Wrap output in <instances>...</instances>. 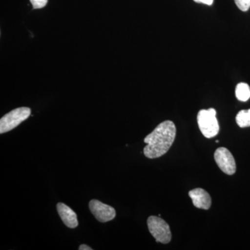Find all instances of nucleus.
<instances>
[{
    "mask_svg": "<svg viewBox=\"0 0 250 250\" xmlns=\"http://www.w3.org/2000/svg\"><path fill=\"white\" fill-rule=\"evenodd\" d=\"M177 129L173 122L166 121L158 125L144 139L147 146L143 153L148 159H156L167 152L175 139Z\"/></svg>",
    "mask_w": 250,
    "mask_h": 250,
    "instance_id": "1",
    "label": "nucleus"
},
{
    "mask_svg": "<svg viewBox=\"0 0 250 250\" xmlns=\"http://www.w3.org/2000/svg\"><path fill=\"white\" fill-rule=\"evenodd\" d=\"M197 123L202 134L207 139L214 137L218 134L220 126L214 108L200 110L197 114Z\"/></svg>",
    "mask_w": 250,
    "mask_h": 250,
    "instance_id": "2",
    "label": "nucleus"
},
{
    "mask_svg": "<svg viewBox=\"0 0 250 250\" xmlns=\"http://www.w3.org/2000/svg\"><path fill=\"white\" fill-rule=\"evenodd\" d=\"M31 111L28 107H20L6 113L0 120V134L9 132L17 127L30 116Z\"/></svg>",
    "mask_w": 250,
    "mask_h": 250,
    "instance_id": "3",
    "label": "nucleus"
},
{
    "mask_svg": "<svg viewBox=\"0 0 250 250\" xmlns=\"http://www.w3.org/2000/svg\"><path fill=\"white\" fill-rule=\"evenodd\" d=\"M147 226L149 232L155 238L157 243L167 244L172 239L170 227L165 220L159 217L149 216L147 219Z\"/></svg>",
    "mask_w": 250,
    "mask_h": 250,
    "instance_id": "4",
    "label": "nucleus"
},
{
    "mask_svg": "<svg viewBox=\"0 0 250 250\" xmlns=\"http://www.w3.org/2000/svg\"><path fill=\"white\" fill-rule=\"evenodd\" d=\"M215 162L220 170L229 175L236 172V161L231 153L225 147H219L214 153Z\"/></svg>",
    "mask_w": 250,
    "mask_h": 250,
    "instance_id": "5",
    "label": "nucleus"
},
{
    "mask_svg": "<svg viewBox=\"0 0 250 250\" xmlns=\"http://www.w3.org/2000/svg\"><path fill=\"white\" fill-rule=\"evenodd\" d=\"M89 208L92 214L100 223H107L116 218V212L115 208L98 200H90Z\"/></svg>",
    "mask_w": 250,
    "mask_h": 250,
    "instance_id": "6",
    "label": "nucleus"
},
{
    "mask_svg": "<svg viewBox=\"0 0 250 250\" xmlns=\"http://www.w3.org/2000/svg\"><path fill=\"white\" fill-rule=\"evenodd\" d=\"M188 195L195 207L202 209H209L211 206V198L205 190L200 188L193 189L188 192Z\"/></svg>",
    "mask_w": 250,
    "mask_h": 250,
    "instance_id": "7",
    "label": "nucleus"
},
{
    "mask_svg": "<svg viewBox=\"0 0 250 250\" xmlns=\"http://www.w3.org/2000/svg\"><path fill=\"white\" fill-rule=\"evenodd\" d=\"M57 211L62 223L65 224L67 228L75 229L78 226V220L76 213L71 208L63 203H58L57 205Z\"/></svg>",
    "mask_w": 250,
    "mask_h": 250,
    "instance_id": "8",
    "label": "nucleus"
},
{
    "mask_svg": "<svg viewBox=\"0 0 250 250\" xmlns=\"http://www.w3.org/2000/svg\"><path fill=\"white\" fill-rule=\"evenodd\" d=\"M236 96L239 101L246 102L250 98V87L246 83H240L236 85Z\"/></svg>",
    "mask_w": 250,
    "mask_h": 250,
    "instance_id": "9",
    "label": "nucleus"
},
{
    "mask_svg": "<svg viewBox=\"0 0 250 250\" xmlns=\"http://www.w3.org/2000/svg\"><path fill=\"white\" fill-rule=\"evenodd\" d=\"M236 121L241 128L250 126V109L242 110L237 114Z\"/></svg>",
    "mask_w": 250,
    "mask_h": 250,
    "instance_id": "10",
    "label": "nucleus"
},
{
    "mask_svg": "<svg viewBox=\"0 0 250 250\" xmlns=\"http://www.w3.org/2000/svg\"><path fill=\"white\" fill-rule=\"evenodd\" d=\"M236 6L242 11H247L250 8V0H234Z\"/></svg>",
    "mask_w": 250,
    "mask_h": 250,
    "instance_id": "11",
    "label": "nucleus"
},
{
    "mask_svg": "<svg viewBox=\"0 0 250 250\" xmlns=\"http://www.w3.org/2000/svg\"><path fill=\"white\" fill-rule=\"evenodd\" d=\"M30 1L34 9H39L45 7L48 0H30Z\"/></svg>",
    "mask_w": 250,
    "mask_h": 250,
    "instance_id": "12",
    "label": "nucleus"
},
{
    "mask_svg": "<svg viewBox=\"0 0 250 250\" xmlns=\"http://www.w3.org/2000/svg\"><path fill=\"white\" fill-rule=\"evenodd\" d=\"M194 1L197 3H202V4L210 6V5L213 4V1H214V0H194Z\"/></svg>",
    "mask_w": 250,
    "mask_h": 250,
    "instance_id": "13",
    "label": "nucleus"
},
{
    "mask_svg": "<svg viewBox=\"0 0 250 250\" xmlns=\"http://www.w3.org/2000/svg\"><path fill=\"white\" fill-rule=\"evenodd\" d=\"M79 250H93L90 247L86 246V245H81L80 248H79Z\"/></svg>",
    "mask_w": 250,
    "mask_h": 250,
    "instance_id": "14",
    "label": "nucleus"
}]
</instances>
